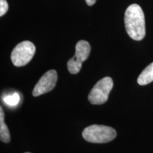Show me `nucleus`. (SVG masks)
<instances>
[{
    "mask_svg": "<svg viewBox=\"0 0 153 153\" xmlns=\"http://www.w3.org/2000/svg\"><path fill=\"white\" fill-rule=\"evenodd\" d=\"M124 23L126 32L132 39L141 41L145 38V15L138 4H133L128 7L124 15Z\"/></svg>",
    "mask_w": 153,
    "mask_h": 153,
    "instance_id": "nucleus-1",
    "label": "nucleus"
},
{
    "mask_svg": "<svg viewBox=\"0 0 153 153\" xmlns=\"http://www.w3.org/2000/svg\"><path fill=\"white\" fill-rule=\"evenodd\" d=\"M117 135L116 130L102 125H91L84 129L82 136L87 142L106 143L113 140Z\"/></svg>",
    "mask_w": 153,
    "mask_h": 153,
    "instance_id": "nucleus-2",
    "label": "nucleus"
},
{
    "mask_svg": "<svg viewBox=\"0 0 153 153\" xmlns=\"http://www.w3.org/2000/svg\"><path fill=\"white\" fill-rule=\"evenodd\" d=\"M114 82L109 76L102 78L95 84L88 96V100L91 104L101 105L106 102L111 91Z\"/></svg>",
    "mask_w": 153,
    "mask_h": 153,
    "instance_id": "nucleus-3",
    "label": "nucleus"
},
{
    "mask_svg": "<svg viewBox=\"0 0 153 153\" xmlns=\"http://www.w3.org/2000/svg\"><path fill=\"white\" fill-rule=\"evenodd\" d=\"M36 47L30 41H25L19 43L11 54V60L14 65L22 67L27 65L33 58Z\"/></svg>",
    "mask_w": 153,
    "mask_h": 153,
    "instance_id": "nucleus-4",
    "label": "nucleus"
},
{
    "mask_svg": "<svg viewBox=\"0 0 153 153\" xmlns=\"http://www.w3.org/2000/svg\"><path fill=\"white\" fill-rule=\"evenodd\" d=\"M91 52L90 44L86 41H79L75 46V54L68 62V69L71 74H75L81 70L82 62L89 57Z\"/></svg>",
    "mask_w": 153,
    "mask_h": 153,
    "instance_id": "nucleus-5",
    "label": "nucleus"
},
{
    "mask_svg": "<svg viewBox=\"0 0 153 153\" xmlns=\"http://www.w3.org/2000/svg\"><path fill=\"white\" fill-rule=\"evenodd\" d=\"M57 80V72L51 70L45 72L36 84L33 90V97H38L52 91L55 87Z\"/></svg>",
    "mask_w": 153,
    "mask_h": 153,
    "instance_id": "nucleus-6",
    "label": "nucleus"
},
{
    "mask_svg": "<svg viewBox=\"0 0 153 153\" xmlns=\"http://www.w3.org/2000/svg\"><path fill=\"white\" fill-rule=\"evenodd\" d=\"M153 82V62L146 67L137 78L140 85H146Z\"/></svg>",
    "mask_w": 153,
    "mask_h": 153,
    "instance_id": "nucleus-7",
    "label": "nucleus"
},
{
    "mask_svg": "<svg viewBox=\"0 0 153 153\" xmlns=\"http://www.w3.org/2000/svg\"><path fill=\"white\" fill-rule=\"evenodd\" d=\"M0 139L5 143H9L11 140L8 127L4 122V114L1 106L0 107Z\"/></svg>",
    "mask_w": 153,
    "mask_h": 153,
    "instance_id": "nucleus-8",
    "label": "nucleus"
},
{
    "mask_svg": "<svg viewBox=\"0 0 153 153\" xmlns=\"http://www.w3.org/2000/svg\"><path fill=\"white\" fill-rule=\"evenodd\" d=\"M3 100L6 104L11 106H16L19 104V101H20V97H19V94L14 93L13 94L5 96L4 97Z\"/></svg>",
    "mask_w": 153,
    "mask_h": 153,
    "instance_id": "nucleus-9",
    "label": "nucleus"
},
{
    "mask_svg": "<svg viewBox=\"0 0 153 153\" xmlns=\"http://www.w3.org/2000/svg\"><path fill=\"white\" fill-rule=\"evenodd\" d=\"M9 9V5L6 0H0V16L4 15Z\"/></svg>",
    "mask_w": 153,
    "mask_h": 153,
    "instance_id": "nucleus-10",
    "label": "nucleus"
},
{
    "mask_svg": "<svg viewBox=\"0 0 153 153\" xmlns=\"http://www.w3.org/2000/svg\"><path fill=\"white\" fill-rule=\"evenodd\" d=\"M97 0H86V3L88 6H92L95 4Z\"/></svg>",
    "mask_w": 153,
    "mask_h": 153,
    "instance_id": "nucleus-11",
    "label": "nucleus"
},
{
    "mask_svg": "<svg viewBox=\"0 0 153 153\" xmlns=\"http://www.w3.org/2000/svg\"><path fill=\"white\" fill-rule=\"evenodd\" d=\"M25 153H30V152H25Z\"/></svg>",
    "mask_w": 153,
    "mask_h": 153,
    "instance_id": "nucleus-12",
    "label": "nucleus"
}]
</instances>
